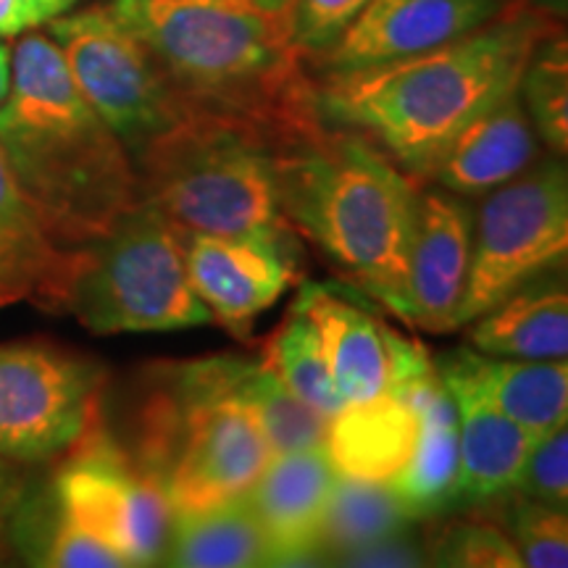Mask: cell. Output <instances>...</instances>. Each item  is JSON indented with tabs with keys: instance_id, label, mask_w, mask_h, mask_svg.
Listing matches in <instances>:
<instances>
[{
	"instance_id": "1",
	"label": "cell",
	"mask_w": 568,
	"mask_h": 568,
	"mask_svg": "<svg viewBox=\"0 0 568 568\" xmlns=\"http://www.w3.org/2000/svg\"><path fill=\"white\" fill-rule=\"evenodd\" d=\"M111 9L197 116L240 126L274 153L329 126L287 11L243 0H113Z\"/></svg>"
},
{
	"instance_id": "2",
	"label": "cell",
	"mask_w": 568,
	"mask_h": 568,
	"mask_svg": "<svg viewBox=\"0 0 568 568\" xmlns=\"http://www.w3.org/2000/svg\"><path fill=\"white\" fill-rule=\"evenodd\" d=\"M552 32L542 11L510 3L479 30L432 51L329 71L316 82L318 111L329 126L361 134L424 180L479 113L518 90L531 53Z\"/></svg>"
},
{
	"instance_id": "3",
	"label": "cell",
	"mask_w": 568,
	"mask_h": 568,
	"mask_svg": "<svg viewBox=\"0 0 568 568\" xmlns=\"http://www.w3.org/2000/svg\"><path fill=\"white\" fill-rule=\"evenodd\" d=\"M0 153L51 237L92 245L142 203L138 169L77 88L53 38L30 32L11 51L0 103Z\"/></svg>"
},
{
	"instance_id": "4",
	"label": "cell",
	"mask_w": 568,
	"mask_h": 568,
	"mask_svg": "<svg viewBox=\"0 0 568 568\" xmlns=\"http://www.w3.org/2000/svg\"><path fill=\"white\" fill-rule=\"evenodd\" d=\"M274 182L290 230L400 318L422 195L416 176L361 134L326 126L274 153Z\"/></svg>"
},
{
	"instance_id": "5",
	"label": "cell",
	"mask_w": 568,
	"mask_h": 568,
	"mask_svg": "<svg viewBox=\"0 0 568 568\" xmlns=\"http://www.w3.org/2000/svg\"><path fill=\"white\" fill-rule=\"evenodd\" d=\"M251 358L163 364L140 408L134 460L159 481L174 514H193L247 493L272 464L264 426L240 400Z\"/></svg>"
},
{
	"instance_id": "6",
	"label": "cell",
	"mask_w": 568,
	"mask_h": 568,
	"mask_svg": "<svg viewBox=\"0 0 568 568\" xmlns=\"http://www.w3.org/2000/svg\"><path fill=\"white\" fill-rule=\"evenodd\" d=\"M142 201L182 232L295 237L274 182V148L240 126L193 116L134 163Z\"/></svg>"
},
{
	"instance_id": "7",
	"label": "cell",
	"mask_w": 568,
	"mask_h": 568,
	"mask_svg": "<svg viewBox=\"0 0 568 568\" xmlns=\"http://www.w3.org/2000/svg\"><path fill=\"white\" fill-rule=\"evenodd\" d=\"M67 314L92 335H142L213 324L190 287L182 230L142 201L82 247Z\"/></svg>"
},
{
	"instance_id": "8",
	"label": "cell",
	"mask_w": 568,
	"mask_h": 568,
	"mask_svg": "<svg viewBox=\"0 0 568 568\" xmlns=\"http://www.w3.org/2000/svg\"><path fill=\"white\" fill-rule=\"evenodd\" d=\"M48 24L77 88L111 126L132 163L197 116L113 9L92 6L61 13Z\"/></svg>"
},
{
	"instance_id": "9",
	"label": "cell",
	"mask_w": 568,
	"mask_h": 568,
	"mask_svg": "<svg viewBox=\"0 0 568 568\" xmlns=\"http://www.w3.org/2000/svg\"><path fill=\"white\" fill-rule=\"evenodd\" d=\"M566 251L568 180L560 155H552V161L531 163L516 180L487 193L479 205L456 329L564 264Z\"/></svg>"
},
{
	"instance_id": "10",
	"label": "cell",
	"mask_w": 568,
	"mask_h": 568,
	"mask_svg": "<svg viewBox=\"0 0 568 568\" xmlns=\"http://www.w3.org/2000/svg\"><path fill=\"white\" fill-rule=\"evenodd\" d=\"M63 456L53 479L63 514L122 552L130 566L161 564L172 508L159 481L111 439L101 416Z\"/></svg>"
},
{
	"instance_id": "11",
	"label": "cell",
	"mask_w": 568,
	"mask_h": 568,
	"mask_svg": "<svg viewBox=\"0 0 568 568\" xmlns=\"http://www.w3.org/2000/svg\"><path fill=\"white\" fill-rule=\"evenodd\" d=\"M103 368L40 343L0 345V458L63 456L101 416Z\"/></svg>"
},
{
	"instance_id": "12",
	"label": "cell",
	"mask_w": 568,
	"mask_h": 568,
	"mask_svg": "<svg viewBox=\"0 0 568 568\" xmlns=\"http://www.w3.org/2000/svg\"><path fill=\"white\" fill-rule=\"evenodd\" d=\"M187 280L213 324L247 335L255 318L297 280L295 237H224L182 232Z\"/></svg>"
},
{
	"instance_id": "13",
	"label": "cell",
	"mask_w": 568,
	"mask_h": 568,
	"mask_svg": "<svg viewBox=\"0 0 568 568\" xmlns=\"http://www.w3.org/2000/svg\"><path fill=\"white\" fill-rule=\"evenodd\" d=\"M510 0H368L316 63L324 74L416 55L479 30Z\"/></svg>"
},
{
	"instance_id": "14",
	"label": "cell",
	"mask_w": 568,
	"mask_h": 568,
	"mask_svg": "<svg viewBox=\"0 0 568 568\" xmlns=\"http://www.w3.org/2000/svg\"><path fill=\"white\" fill-rule=\"evenodd\" d=\"M471 237L474 209L464 195L445 187L418 195L400 322L426 332L456 329V311L471 261Z\"/></svg>"
},
{
	"instance_id": "15",
	"label": "cell",
	"mask_w": 568,
	"mask_h": 568,
	"mask_svg": "<svg viewBox=\"0 0 568 568\" xmlns=\"http://www.w3.org/2000/svg\"><path fill=\"white\" fill-rule=\"evenodd\" d=\"M337 477L326 447L316 445L274 456L247 487L245 500L268 539L274 566L314 564L318 558V537Z\"/></svg>"
},
{
	"instance_id": "16",
	"label": "cell",
	"mask_w": 568,
	"mask_h": 568,
	"mask_svg": "<svg viewBox=\"0 0 568 568\" xmlns=\"http://www.w3.org/2000/svg\"><path fill=\"white\" fill-rule=\"evenodd\" d=\"M80 261L82 247L67 251L48 234L0 153V308L27 301L51 314H67Z\"/></svg>"
},
{
	"instance_id": "17",
	"label": "cell",
	"mask_w": 568,
	"mask_h": 568,
	"mask_svg": "<svg viewBox=\"0 0 568 568\" xmlns=\"http://www.w3.org/2000/svg\"><path fill=\"white\" fill-rule=\"evenodd\" d=\"M297 308L322 337L335 389L345 406L389 393L393 385V329L322 284H305Z\"/></svg>"
},
{
	"instance_id": "18",
	"label": "cell",
	"mask_w": 568,
	"mask_h": 568,
	"mask_svg": "<svg viewBox=\"0 0 568 568\" xmlns=\"http://www.w3.org/2000/svg\"><path fill=\"white\" fill-rule=\"evenodd\" d=\"M539 142L521 92L514 90L479 113L450 142L435 166L439 187L464 197H481L524 174L537 161Z\"/></svg>"
},
{
	"instance_id": "19",
	"label": "cell",
	"mask_w": 568,
	"mask_h": 568,
	"mask_svg": "<svg viewBox=\"0 0 568 568\" xmlns=\"http://www.w3.org/2000/svg\"><path fill=\"white\" fill-rule=\"evenodd\" d=\"M437 374L464 382L537 437L568 422L566 358H500L460 347L437 361Z\"/></svg>"
},
{
	"instance_id": "20",
	"label": "cell",
	"mask_w": 568,
	"mask_h": 568,
	"mask_svg": "<svg viewBox=\"0 0 568 568\" xmlns=\"http://www.w3.org/2000/svg\"><path fill=\"white\" fill-rule=\"evenodd\" d=\"M439 379L445 382L458 414L456 503H481L510 493L537 435L500 414L464 382L447 376Z\"/></svg>"
},
{
	"instance_id": "21",
	"label": "cell",
	"mask_w": 568,
	"mask_h": 568,
	"mask_svg": "<svg viewBox=\"0 0 568 568\" xmlns=\"http://www.w3.org/2000/svg\"><path fill=\"white\" fill-rule=\"evenodd\" d=\"M416 429L414 408L385 393L337 410L326 426L324 447L339 477L389 481L410 458Z\"/></svg>"
},
{
	"instance_id": "22",
	"label": "cell",
	"mask_w": 568,
	"mask_h": 568,
	"mask_svg": "<svg viewBox=\"0 0 568 568\" xmlns=\"http://www.w3.org/2000/svg\"><path fill=\"white\" fill-rule=\"evenodd\" d=\"M471 324L468 343L479 353L529 361L568 355V295L564 282H527Z\"/></svg>"
},
{
	"instance_id": "23",
	"label": "cell",
	"mask_w": 568,
	"mask_h": 568,
	"mask_svg": "<svg viewBox=\"0 0 568 568\" xmlns=\"http://www.w3.org/2000/svg\"><path fill=\"white\" fill-rule=\"evenodd\" d=\"M161 564L180 568L274 566V552L243 493L222 506L174 514Z\"/></svg>"
},
{
	"instance_id": "24",
	"label": "cell",
	"mask_w": 568,
	"mask_h": 568,
	"mask_svg": "<svg viewBox=\"0 0 568 568\" xmlns=\"http://www.w3.org/2000/svg\"><path fill=\"white\" fill-rule=\"evenodd\" d=\"M410 521L414 518L387 481L337 477L318 537V558L343 564V558L366 545L408 531Z\"/></svg>"
},
{
	"instance_id": "25",
	"label": "cell",
	"mask_w": 568,
	"mask_h": 568,
	"mask_svg": "<svg viewBox=\"0 0 568 568\" xmlns=\"http://www.w3.org/2000/svg\"><path fill=\"white\" fill-rule=\"evenodd\" d=\"M261 364L272 368L290 393L316 408L318 414L332 418L345 408L343 397L332 382L329 366H326L318 329L295 303L280 329L268 337Z\"/></svg>"
},
{
	"instance_id": "26",
	"label": "cell",
	"mask_w": 568,
	"mask_h": 568,
	"mask_svg": "<svg viewBox=\"0 0 568 568\" xmlns=\"http://www.w3.org/2000/svg\"><path fill=\"white\" fill-rule=\"evenodd\" d=\"M240 400L253 408L264 426L274 456L324 445L329 416L318 414L308 403L290 393L280 376L261 361H251L240 382Z\"/></svg>"
},
{
	"instance_id": "27",
	"label": "cell",
	"mask_w": 568,
	"mask_h": 568,
	"mask_svg": "<svg viewBox=\"0 0 568 568\" xmlns=\"http://www.w3.org/2000/svg\"><path fill=\"white\" fill-rule=\"evenodd\" d=\"M518 92L537 138L545 140L552 155L564 159L568 151V55L566 38L558 30L531 53Z\"/></svg>"
},
{
	"instance_id": "28",
	"label": "cell",
	"mask_w": 568,
	"mask_h": 568,
	"mask_svg": "<svg viewBox=\"0 0 568 568\" xmlns=\"http://www.w3.org/2000/svg\"><path fill=\"white\" fill-rule=\"evenodd\" d=\"M42 521L34 527V550L30 552L32 564L51 568H126L124 556L105 545L103 539L90 535L80 524L53 503L42 510Z\"/></svg>"
},
{
	"instance_id": "29",
	"label": "cell",
	"mask_w": 568,
	"mask_h": 568,
	"mask_svg": "<svg viewBox=\"0 0 568 568\" xmlns=\"http://www.w3.org/2000/svg\"><path fill=\"white\" fill-rule=\"evenodd\" d=\"M510 539L524 566L566 568L568 566V516L566 508L545 506L529 497H514Z\"/></svg>"
},
{
	"instance_id": "30",
	"label": "cell",
	"mask_w": 568,
	"mask_h": 568,
	"mask_svg": "<svg viewBox=\"0 0 568 568\" xmlns=\"http://www.w3.org/2000/svg\"><path fill=\"white\" fill-rule=\"evenodd\" d=\"M426 564L456 568H521L514 539L493 524H456L435 539Z\"/></svg>"
},
{
	"instance_id": "31",
	"label": "cell",
	"mask_w": 568,
	"mask_h": 568,
	"mask_svg": "<svg viewBox=\"0 0 568 568\" xmlns=\"http://www.w3.org/2000/svg\"><path fill=\"white\" fill-rule=\"evenodd\" d=\"M510 493H518L529 500L545 503V506L566 508L568 503V429L556 426L545 432L531 445L527 460H524L521 474H518L516 487Z\"/></svg>"
},
{
	"instance_id": "32",
	"label": "cell",
	"mask_w": 568,
	"mask_h": 568,
	"mask_svg": "<svg viewBox=\"0 0 568 568\" xmlns=\"http://www.w3.org/2000/svg\"><path fill=\"white\" fill-rule=\"evenodd\" d=\"M368 0H290L287 19L293 42L305 59H318L339 40Z\"/></svg>"
},
{
	"instance_id": "33",
	"label": "cell",
	"mask_w": 568,
	"mask_h": 568,
	"mask_svg": "<svg viewBox=\"0 0 568 568\" xmlns=\"http://www.w3.org/2000/svg\"><path fill=\"white\" fill-rule=\"evenodd\" d=\"M426 552L418 548L414 537H408V531L393 535L379 542L366 545V548L351 552L343 558V566H424Z\"/></svg>"
},
{
	"instance_id": "34",
	"label": "cell",
	"mask_w": 568,
	"mask_h": 568,
	"mask_svg": "<svg viewBox=\"0 0 568 568\" xmlns=\"http://www.w3.org/2000/svg\"><path fill=\"white\" fill-rule=\"evenodd\" d=\"M21 497H24V485L19 477H13L9 464L0 466V558L6 556V542L11 537L13 514H17Z\"/></svg>"
},
{
	"instance_id": "35",
	"label": "cell",
	"mask_w": 568,
	"mask_h": 568,
	"mask_svg": "<svg viewBox=\"0 0 568 568\" xmlns=\"http://www.w3.org/2000/svg\"><path fill=\"white\" fill-rule=\"evenodd\" d=\"M40 24L45 21L27 0H0V38H11Z\"/></svg>"
},
{
	"instance_id": "36",
	"label": "cell",
	"mask_w": 568,
	"mask_h": 568,
	"mask_svg": "<svg viewBox=\"0 0 568 568\" xmlns=\"http://www.w3.org/2000/svg\"><path fill=\"white\" fill-rule=\"evenodd\" d=\"M27 3L40 13L42 21H51L61 17V13H67L74 6V0H27Z\"/></svg>"
},
{
	"instance_id": "37",
	"label": "cell",
	"mask_w": 568,
	"mask_h": 568,
	"mask_svg": "<svg viewBox=\"0 0 568 568\" xmlns=\"http://www.w3.org/2000/svg\"><path fill=\"white\" fill-rule=\"evenodd\" d=\"M11 84V48L0 42V103L6 101V92Z\"/></svg>"
},
{
	"instance_id": "38",
	"label": "cell",
	"mask_w": 568,
	"mask_h": 568,
	"mask_svg": "<svg viewBox=\"0 0 568 568\" xmlns=\"http://www.w3.org/2000/svg\"><path fill=\"white\" fill-rule=\"evenodd\" d=\"M243 3H251L255 9H264V11H287L290 9V0H243Z\"/></svg>"
},
{
	"instance_id": "39",
	"label": "cell",
	"mask_w": 568,
	"mask_h": 568,
	"mask_svg": "<svg viewBox=\"0 0 568 568\" xmlns=\"http://www.w3.org/2000/svg\"><path fill=\"white\" fill-rule=\"evenodd\" d=\"M6 464H9V460H3V458H0V466H6Z\"/></svg>"
}]
</instances>
